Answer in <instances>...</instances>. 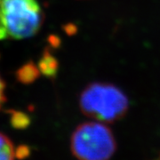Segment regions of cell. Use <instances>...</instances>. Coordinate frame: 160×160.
<instances>
[{
    "label": "cell",
    "mask_w": 160,
    "mask_h": 160,
    "mask_svg": "<svg viewBox=\"0 0 160 160\" xmlns=\"http://www.w3.org/2000/svg\"><path fill=\"white\" fill-rule=\"evenodd\" d=\"M82 113L105 124L123 118L129 109L128 98L120 88L109 83L94 82L84 88L79 97Z\"/></svg>",
    "instance_id": "6da1fadb"
},
{
    "label": "cell",
    "mask_w": 160,
    "mask_h": 160,
    "mask_svg": "<svg viewBox=\"0 0 160 160\" xmlns=\"http://www.w3.org/2000/svg\"><path fill=\"white\" fill-rule=\"evenodd\" d=\"M44 19L37 0H0V40L31 38L39 31Z\"/></svg>",
    "instance_id": "7a4b0ae2"
},
{
    "label": "cell",
    "mask_w": 160,
    "mask_h": 160,
    "mask_svg": "<svg viewBox=\"0 0 160 160\" xmlns=\"http://www.w3.org/2000/svg\"><path fill=\"white\" fill-rule=\"evenodd\" d=\"M70 149L78 160H109L117 149L114 134L105 123L80 124L70 138Z\"/></svg>",
    "instance_id": "3957f363"
},
{
    "label": "cell",
    "mask_w": 160,
    "mask_h": 160,
    "mask_svg": "<svg viewBox=\"0 0 160 160\" xmlns=\"http://www.w3.org/2000/svg\"><path fill=\"white\" fill-rule=\"evenodd\" d=\"M38 69L40 72L47 77H54L58 69V62L56 59L51 55L48 52H46L43 58L40 61Z\"/></svg>",
    "instance_id": "277c9868"
},
{
    "label": "cell",
    "mask_w": 160,
    "mask_h": 160,
    "mask_svg": "<svg viewBox=\"0 0 160 160\" xmlns=\"http://www.w3.org/2000/svg\"><path fill=\"white\" fill-rule=\"evenodd\" d=\"M15 157L16 151L12 142L0 132V160H15Z\"/></svg>",
    "instance_id": "5b68a950"
},
{
    "label": "cell",
    "mask_w": 160,
    "mask_h": 160,
    "mask_svg": "<svg viewBox=\"0 0 160 160\" xmlns=\"http://www.w3.org/2000/svg\"><path fill=\"white\" fill-rule=\"evenodd\" d=\"M40 70L34 64L28 63L18 71V79L24 84H29L37 79L39 76Z\"/></svg>",
    "instance_id": "8992f818"
},
{
    "label": "cell",
    "mask_w": 160,
    "mask_h": 160,
    "mask_svg": "<svg viewBox=\"0 0 160 160\" xmlns=\"http://www.w3.org/2000/svg\"><path fill=\"white\" fill-rule=\"evenodd\" d=\"M5 89H6V84L3 81L2 78L0 77V109L2 107V105L6 102V98L5 94Z\"/></svg>",
    "instance_id": "52a82bcc"
}]
</instances>
